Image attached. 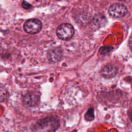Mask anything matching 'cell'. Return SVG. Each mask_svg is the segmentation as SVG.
I'll return each instance as SVG.
<instances>
[{
  "label": "cell",
  "mask_w": 132,
  "mask_h": 132,
  "mask_svg": "<svg viewBox=\"0 0 132 132\" xmlns=\"http://www.w3.org/2000/svg\"><path fill=\"white\" fill-rule=\"evenodd\" d=\"M59 121L54 117H49L40 119L35 124L32 132H55L59 128Z\"/></svg>",
  "instance_id": "6da1fadb"
},
{
  "label": "cell",
  "mask_w": 132,
  "mask_h": 132,
  "mask_svg": "<svg viewBox=\"0 0 132 132\" xmlns=\"http://www.w3.org/2000/svg\"><path fill=\"white\" fill-rule=\"evenodd\" d=\"M56 34L59 39L64 41L69 40L74 34L73 27L69 23H63L58 27Z\"/></svg>",
  "instance_id": "7a4b0ae2"
},
{
  "label": "cell",
  "mask_w": 132,
  "mask_h": 132,
  "mask_svg": "<svg viewBox=\"0 0 132 132\" xmlns=\"http://www.w3.org/2000/svg\"><path fill=\"white\" fill-rule=\"evenodd\" d=\"M110 15L114 18H121L125 17L128 13V9L126 6L122 4H113L108 9Z\"/></svg>",
  "instance_id": "3957f363"
},
{
  "label": "cell",
  "mask_w": 132,
  "mask_h": 132,
  "mask_svg": "<svg viewBox=\"0 0 132 132\" xmlns=\"http://www.w3.org/2000/svg\"><path fill=\"white\" fill-rule=\"evenodd\" d=\"M42 28V23L38 19H30L27 20L24 24V30L27 33L35 34L39 32Z\"/></svg>",
  "instance_id": "277c9868"
},
{
  "label": "cell",
  "mask_w": 132,
  "mask_h": 132,
  "mask_svg": "<svg viewBox=\"0 0 132 132\" xmlns=\"http://www.w3.org/2000/svg\"><path fill=\"white\" fill-rule=\"evenodd\" d=\"M117 72L118 70L116 67L112 65H107L102 68L101 71V75L104 78L110 79L114 77L117 74Z\"/></svg>",
  "instance_id": "5b68a950"
},
{
  "label": "cell",
  "mask_w": 132,
  "mask_h": 132,
  "mask_svg": "<svg viewBox=\"0 0 132 132\" xmlns=\"http://www.w3.org/2000/svg\"><path fill=\"white\" fill-rule=\"evenodd\" d=\"M62 57H63V50L59 47L52 49L48 54V59L50 62L53 63L60 61Z\"/></svg>",
  "instance_id": "8992f818"
},
{
  "label": "cell",
  "mask_w": 132,
  "mask_h": 132,
  "mask_svg": "<svg viewBox=\"0 0 132 132\" xmlns=\"http://www.w3.org/2000/svg\"><path fill=\"white\" fill-rule=\"evenodd\" d=\"M38 101V96L34 93H28L26 94L23 97V103L27 106H34L37 104Z\"/></svg>",
  "instance_id": "52a82bcc"
},
{
  "label": "cell",
  "mask_w": 132,
  "mask_h": 132,
  "mask_svg": "<svg viewBox=\"0 0 132 132\" xmlns=\"http://www.w3.org/2000/svg\"><path fill=\"white\" fill-rule=\"evenodd\" d=\"M94 119V110L93 108H90L85 114V119L88 121H93Z\"/></svg>",
  "instance_id": "ba28073f"
},
{
  "label": "cell",
  "mask_w": 132,
  "mask_h": 132,
  "mask_svg": "<svg viewBox=\"0 0 132 132\" xmlns=\"http://www.w3.org/2000/svg\"><path fill=\"white\" fill-rule=\"evenodd\" d=\"M113 49L112 46H103L99 49V54H106L110 52Z\"/></svg>",
  "instance_id": "9c48e42d"
},
{
  "label": "cell",
  "mask_w": 132,
  "mask_h": 132,
  "mask_svg": "<svg viewBox=\"0 0 132 132\" xmlns=\"http://www.w3.org/2000/svg\"><path fill=\"white\" fill-rule=\"evenodd\" d=\"M6 95H7V91H6V89L3 87V86H1V101L3 102L5 100V99L6 98Z\"/></svg>",
  "instance_id": "30bf717a"
},
{
  "label": "cell",
  "mask_w": 132,
  "mask_h": 132,
  "mask_svg": "<svg viewBox=\"0 0 132 132\" xmlns=\"http://www.w3.org/2000/svg\"><path fill=\"white\" fill-rule=\"evenodd\" d=\"M22 6H23L24 9H30V8H32V5L30 3H28L26 1H24L22 3Z\"/></svg>",
  "instance_id": "8fae6325"
},
{
  "label": "cell",
  "mask_w": 132,
  "mask_h": 132,
  "mask_svg": "<svg viewBox=\"0 0 132 132\" xmlns=\"http://www.w3.org/2000/svg\"><path fill=\"white\" fill-rule=\"evenodd\" d=\"M129 46L131 48V50H132V36L130 37V40H129Z\"/></svg>",
  "instance_id": "7c38bea8"
},
{
  "label": "cell",
  "mask_w": 132,
  "mask_h": 132,
  "mask_svg": "<svg viewBox=\"0 0 132 132\" xmlns=\"http://www.w3.org/2000/svg\"><path fill=\"white\" fill-rule=\"evenodd\" d=\"M119 1H126V0H119Z\"/></svg>",
  "instance_id": "4fadbf2b"
}]
</instances>
